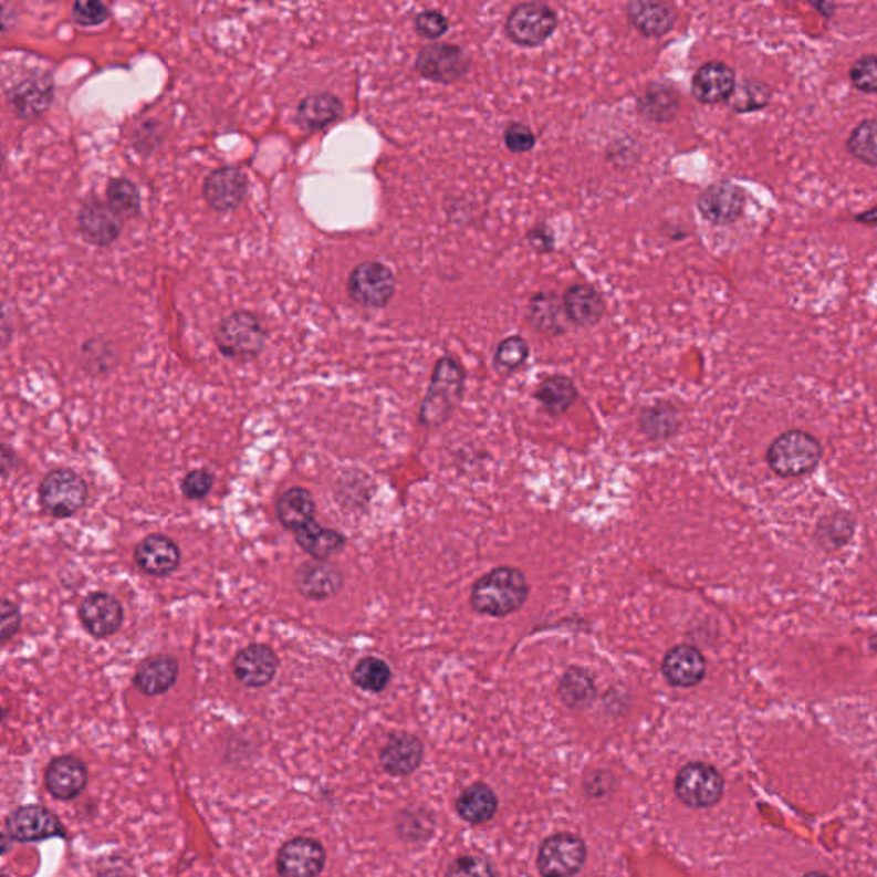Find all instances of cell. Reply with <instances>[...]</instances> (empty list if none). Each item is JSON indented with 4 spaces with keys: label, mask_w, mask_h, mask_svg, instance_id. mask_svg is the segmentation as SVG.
Segmentation results:
<instances>
[{
    "label": "cell",
    "mask_w": 877,
    "mask_h": 877,
    "mask_svg": "<svg viewBox=\"0 0 877 877\" xmlns=\"http://www.w3.org/2000/svg\"><path fill=\"white\" fill-rule=\"evenodd\" d=\"M295 542L305 554L315 561H327L345 549L346 539L336 530L324 529L317 521L305 524L304 529L293 533Z\"/></svg>",
    "instance_id": "30"
},
{
    "label": "cell",
    "mask_w": 877,
    "mask_h": 877,
    "mask_svg": "<svg viewBox=\"0 0 877 877\" xmlns=\"http://www.w3.org/2000/svg\"><path fill=\"white\" fill-rule=\"evenodd\" d=\"M268 331L254 312L237 311L221 321L215 333L218 349L232 361L258 357L267 345Z\"/></svg>",
    "instance_id": "4"
},
{
    "label": "cell",
    "mask_w": 877,
    "mask_h": 877,
    "mask_svg": "<svg viewBox=\"0 0 877 877\" xmlns=\"http://www.w3.org/2000/svg\"><path fill=\"white\" fill-rule=\"evenodd\" d=\"M530 242H532L533 248L539 249V251H549V249L552 248L551 232L545 230V228L533 230V232H530Z\"/></svg>",
    "instance_id": "51"
},
{
    "label": "cell",
    "mask_w": 877,
    "mask_h": 877,
    "mask_svg": "<svg viewBox=\"0 0 877 877\" xmlns=\"http://www.w3.org/2000/svg\"><path fill=\"white\" fill-rule=\"evenodd\" d=\"M585 858L583 839L570 833H558L543 842L536 864L542 877H573L582 869Z\"/></svg>",
    "instance_id": "10"
},
{
    "label": "cell",
    "mask_w": 877,
    "mask_h": 877,
    "mask_svg": "<svg viewBox=\"0 0 877 877\" xmlns=\"http://www.w3.org/2000/svg\"><path fill=\"white\" fill-rule=\"evenodd\" d=\"M391 669L377 657H365L352 670V680L362 691L383 692L391 682Z\"/></svg>",
    "instance_id": "36"
},
{
    "label": "cell",
    "mask_w": 877,
    "mask_h": 877,
    "mask_svg": "<svg viewBox=\"0 0 877 877\" xmlns=\"http://www.w3.org/2000/svg\"><path fill=\"white\" fill-rule=\"evenodd\" d=\"M850 81L858 92L877 95V55H864L850 69Z\"/></svg>",
    "instance_id": "42"
},
{
    "label": "cell",
    "mask_w": 877,
    "mask_h": 877,
    "mask_svg": "<svg viewBox=\"0 0 877 877\" xmlns=\"http://www.w3.org/2000/svg\"><path fill=\"white\" fill-rule=\"evenodd\" d=\"M530 346L521 336H510L502 340L495 349V367L502 370H516L524 362L529 361Z\"/></svg>",
    "instance_id": "41"
},
{
    "label": "cell",
    "mask_w": 877,
    "mask_h": 877,
    "mask_svg": "<svg viewBox=\"0 0 877 877\" xmlns=\"http://www.w3.org/2000/svg\"><path fill=\"white\" fill-rule=\"evenodd\" d=\"M134 561L149 576L165 577L179 570L182 552L170 536L153 533L137 543Z\"/></svg>",
    "instance_id": "16"
},
{
    "label": "cell",
    "mask_w": 877,
    "mask_h": 877,
    "mask_svg": "<svg viewBox=\"0 0 877 877\" xmlns=\"http://www.w3.org/2000/svg\"><path fill=\"white\" fill-rule=\"evenodd\" d=\"M12 111L24 121L40 117L54 100V83L46 74H34L12 84L8 92Z\"/></svg>",
    "instance_id": "17"
},
{
    "label": "cell",
    "mask_w": 877,
    "mask_h": 877,
    "mask_svg": "<svg viewBox=\"0 0 877 877\" xmlns=\"http://www.w3.org/2000/svg\"><path fill=\"white\" fill-rule=\"evenodd\" d=\"M802 877H829V876L828 874H823V873H810V874H805V876Z\"/></svg>",
    "instance_id": "53"
},
{
    "label": "cell",
    "mask_w": 877,
    "mask_h": 877,
    "mask_svg": "<svg viewBox=\"0 0 877 877\" xmlns=\"http://www.w3.org/2000/svg\"><path fill=\"white\" fill-rule=\"evenodd\" d=\"M8 836L20 844H34L50 838H65L62 821L43 805H21L6 817Z\"/></svg>",
    "instance_id": "8"
},
{
    "label": "cell",
    "mask_w": 877,
    "mask_h": 877,
    "mask_svg": "<svg viewBox=\"0 0 877 877\" xmlns=\"http://www.w3.org/2000/svg\"><path fill=\"white\" fill-rule=\"evenodd\" d=\"M420 76L436 83L449 84L463 77L470 69V59L460 46L448 43H430L424 46L415 61Z\"/></svg>",
    "instance_id": "11"
},
{
    "label": "cell",
    "mask_w": 877,
    "mask_h": 877,
    "mask_svg": "<svg viewBox=\"0 0 877 877\" xmlns=\"http://www.w3.org/2000/svg\"><path fill=\"white\" fill-rule=\"evenodd\" d=\"M326 866L323 844L309 836L289 839L276 857L280 877H317Z\"/></svg>",
    "instance_id": "12"
},
{
    "label": "cell",
    "mask_w": 877,
    "mask_h": 877,
    "mask_svg": "<svg viewBox=\"0 0 877 877\" xmlns=\"http://www.w3.org/2000/svg\"><path fill=\"white\" fill-rule=\"evenodd\" d=\"M464 374L461 364L451 357H442L434 367L429 389L418 411V420L427 429H436L451 417L463 398Z\"/></svg>",
    "instance_id": "2"
},
{
    "label": "cell",
    "mask_w": 877,
    "mask_h": 877,
    "mask_svg": "<svg viewBox=\"0 0 877 877\" xmlns=\"http://www.w3.org/2000/svg\"><path fill=\"white\" fill-rule=\"evenodd\" d=\"M770 102V90L760 81H745L741 86H735L729 98L730 107L737 112L760 111Z\"/></svg>",
    "instance_id": "40"
},
{
    "label": "cell",
    "mask_w": 877,
    "mask_h": 877,
    "mask_svg": "<svg viewBox=\"0 0 877 877\" xmlns=\"http://www.w3.org/2000/svg\"><path fill=\"white\" fill-rule=\"evenodd\" d=\"M567 320L580 327H593L605 314V302L601 293L589 285L570 286L563 296Z\"/></svg>",
    "instance_id": "28"
},
{
    "label": "cell",
    "mask_w": 877,
    "mask_h": 877,
    "mask_svg": "<svg viewBox=\"0 0 877 877\" xmlns=\"http://www.w3.org/2000/svg\"><path fill=\"white\" fill-rule=\"evenodd\" d=\"M213 486V473L206 470V468H198V470L189 471V473L184 477L180 490H182L184 498L189 499V501H201V499H205L206 495L211 492Z\"/></svg>",
    "instance_id": "44"
},
{
    "label": "cell",
    "mask_w": 877,
    "mask_h": 877,
    "mask_svg": "<svg viewBox=\"0 0 877 877\" xmlns=\"http://www.w3.org/2000/svg\"><path fill=\"white\" fill-rule=\"evenodd\" d=\"M77 227L87 242L105 248L121 237L124 218L108 202L90 199L81 206Z\"/></svg>",
    "instance_id": "14"
},
{
    "label": "cell",
    "mask_w": 877,
    "mask_h": 877,
    "mask_svg": "<svg viewBox=\"0 0 877 877\" xmlns=\"http://www.w3.org/2000/svg\"><path fill=\"white\" fill-rule=\"evenodd\" d=\"M639 424H641L643 432L655 441H664V439L676 436L680 426L679 415H677L676 408L670 405H658V407L643 411Z\"/></svg>",
    "instance_id": "37"
},
{
    "label": "cell",
    "mask_w": 877,
    "mask_h": 877,
    "mask_svg": "<svg viewBox=\"0 0 877 877\" xmlns=\"http://www.w3.org/2000/svg\"><path fill=\"white\" fill-rule=\"evenodd\" d=\"M446 877H495L494 870L480 857H461L449 866Z\"/></svg>",
    "instance_id": "46"
},
{
    "label": "cell",
    "mask_w": 877,
    "mask_h": 877,
    "mask_svg": "<svg viewBox=\"0 0 877 877\" xmlns=\"http://www.w3.org/2000/svg\"><path fill=\"white\" fill-rule=\"evenodd\" d=\"M557 28L554 9L542 2H523L508 15L505 34L520 46H539L547 42Z\"/></svg>",
    "instance_id": "6"
},
{
    "label": "cell",
    "mask_w": 877,
    "mask_h": 877,
    "mask_svg": "<svg viewBox=\"0 0 877 877\" xmlns=\"http://www.w3.org/2000/svg\"><path fill=\"white\" fill-rule=\"evenodd\" d=\"M823 449L819 441L804 430H789L771 442L766 461L771 470L783 479L804 477L819 464Z\"/></svg>",
    "instance_id": "3"
},
{
    "label": "cell",
    "mask_w": 877,
    "mask_h": 877,
    "mask_svg": "<svg viewBox=\"0 0 877 877\" xmlns=\"http://www.w3.org/2000/svg\"><path fill=\"white\" fill-rule=\"evenodd\" d=\"M315 501L311 490L304 487H292L285 490L276 501V516L283 529L299 532L305 524L312 523L315 516Z\"/></svg>",
    "instance_id": "29"
},
{
    "label": "cell",
    "mask_w": 877,
    "mask_h": 877,
    "mask_svg": "<svg viewBox=\"0 0 877 877\" xmlns=\"http://www.w3.org/2000/svg\"><path fill=\"white\" fill-rule=\"evenodd\" d=\"M847 148L858 161L877 167V121L860 122L852 130Z\"/></svg>",
    "instance_id": "38"
},
{
    "label": "cell",
    "mask_w": 877,
    "mask_h": 877,
    "mask_svg": "<svg viewBox=\"0 0 877 877\" xmlns=\"http://www.w3.org/2000/svg\"><path fill=\"white\" fill-rule=\"evenodd\" d=\"M107 202L122 218L136 217L142 208V195L136 184L117 177L107 184Z\"/></svg>",
    "instance_id": "39"
},
{
    "label": "cell",
    "mask_w": 877,
    "mask_h": 877,
    "mask_svg": "<svg viewBox=\"0 0 877 877\" xmlns=\"http://www.w3.org/2000/svg\"><path fill=\"white\" fill-rule=\"evenodd\" d=\"M530 585L523 571L501 566L483 574L471 588L470 605L482 616L510 617L524 607Z\"/></svg>",
    "instance_id": "1"
},
{
    "label": "cell",
    "mask_w": 877,
    "mask_h": 877,
    "mask_svg": "<svg viewBox=\"0 0 877 877\" xmlns=\"http://www.w3.org/2000/svg\"><path fill=\"white\" fill-rule=\"evenodd\" d=\"M342 100L333 93H315L305 96L295 112V121L301 129L307 133L324 129L343 115Z\"/></svg>",
    "instance_id": "27"
},
{
    "label": "cell",
    "mask_w": 877,
    "mask_h": 877,
    "mask_svg": "<svg viewBox=\"0 0 877 877\" xmlns=\"http://www.w3.org/2000/svg\"><path fill=\"white\" fill-rule=\"evenodd\" d=\"M87 768L80 758L59 756L45 770V789L58 801H73L87 785Z\"/></svg>",
    "instance_id": "21"
},
{
    "label": "cell",
    "mask_w": 877,
    "mask_h": 877,
    "mask_svg": "<svg viewBox=\"0 0 877 877\" xmlns=\"http://www.w3.org/2000/svg\"><path fill=\"white\" fill-rule=\"evenodd\" d=\"M676 794L689 807L707 810L722 798V775L711 764H688L677 775Z\"/></svg>",
    "instance_id": "9"
},
{
    "label": "cell",
    "mask_w": 877,
    "mask_h": 877,
    "mask_svg": "<svg viewBox=\"0 0 877 877\" xmlns=\"http://www.w3.org/2000/svg\"><path fill=\"white\" fill-rule=\"evenodd\" d=\"M735 86V73L723 62H708L692 77V95L707 105L727 102Z\"/></svg>",
    "instance_id": "24"
},
{
    "label": "cell",
    "mask_w": 877,
    "mask_h": 877,
    "mask_svg": "<svg viewBox=\"0 0 877 877\" xmlns=\"http://www.w3.org/2000/svg\"><path fill=\"white\" fill-rule=\"evenodd\" d=\"M627 20L643 36L660 39L672 31L677 21L676 11L669 4L655 0H635L626 8Z\"/></svg>",
    "instance_id": "25"
},
{
    "label": "cell",
    "mask_w": 877,
    "mask_h": 877,
    "mask_svg": "<svg viewBox=\"0 0 877 877\" xmlns=\"http://www.w3.org/2000/svg\"><path fill=\"white\" fill-rule=\"evenodd\" d=\"M858 221H866V223H877V208L870 209L867 213L860 215Z\"/></svg>",
    "instance_id": "52"
},
{
    "label": "cell",
    "mask_w": 877,
    "mask_h": 877,
    "mask_svg": "<svg viewBox=\"0 0 877 877\" xmlns=\"http://www.w3.org/2000/svg\"><path fill=\"white\" fill-rule=\"evenodd\" d=\"M415 30L427 40L441 39L449 30V21L439 11H422L415 15Z\"/></svg>",
    "instance_id": "45"
},
{
    "label": "cell",
    "mask_w": 877,
    "mask_h": 877,
    "mask_svg": "<svg viewBox=\"0 0 877 877\" xmlns=\"http://www.w3.org/2000/svg\"><path fill=\"white\" fill-rule=\"evenodd\" d=\"M108 15H111V9L100 0H77L71 9V18L74 23L84 28L98 27L108 20Z\"/></svg>",
    "instance_id": "43"
},
{
    "label": "cell",
    "mask_w": 877,
    "mask_h": 877,
    "mask_svg": "<svg viewBox=\"0 0 877 877\" xmlns=\"http://www.w3.org/2000/svg\"><path fill=\"white\" fill-rule=\"evenodd\" d=\"M456 807H458L460 816L468 823H487L498 813V797L490 786L477 783L463 791Z\"/></svg>",
    "instance_id": "31"
},
{
    "label": "cell",
    "mask_w": 877,
    "mask_h": 877,
    "mask_svg": "<svg viewBox=\"0 0 877 877\" xmlns=\"http://www.w3.org/2000/svg\"><path fill=\"white\" fill-rule=\"evenodd\" d=\"M873 648H874V650H876V651H877V635H876V636H874V639H873Z\"/></svg>",
    "instance_id": "54"
},
{
    "label": "cell",
    "mask_w": 877,
    "mask_h": 877,
    "mask_svg": "<svg viewBox=\"0 0 877 877\" xmlns=\"http://www.w3.org/2000/svg\"><path fill=\"white\" fill-rule=\"evenodd\" d=\"M202 192L211 208L217 211H232L246 198L248 177L237 167L217 168L206 177Z\"/></svg>",
    "instance_id": "19"
},
{
    "label": "cell",
    "mask_w": 877,
    "mask_h": 877,
    "mask_svg": "<svg viewBox=\"0 0 877 877\" xmlns=\"http://www.w3.org/2000/svg\"><path fill=\"white\" fill-rule=\"evenodd\" d=\"M295 585L299 593L309 601H327L342 589L343 574L327 561L312 558L296 570Z\"/></svg>",
    "instance_id": "22"
},
{
    "label": "cell",
    "mask_w": 877,
    "mask_h": 877,
    "mask_svg": "<svg viewBox=\"0 0 877 877\" xmlns=\"http://www.w3.org/2000/svg\"><path fill=\"white\" fill-rule=\"evenodd\" d=\"M280 658L268 645H249L236 655L232 670L237 680L249 689L267 688L276 677Z\"/></svg>",
    "instance_id": "15"
},
{
    "label": "cell",
    "mask_w": 877,
    "mask_h": 877,
    "mask_svg": "<svg viewBox=\"0 0 877 877\" xmlns=\"http://www.w3.org/2000/svg\"><path fill=\"white\" fill-rule=\"evenodd\" d=\"M2 877H9V876H6V874H4V876H2Z\"/></svg>",
    "instance_id": "55"
},
{
    "label": "cell",
    "mask_w": 877,
    "mask_h": 877,
    "mask_svg": "<svg viewBox=\"0 0 877 877\" xmlns=\"http://www.w3.org/2000/svg\"><path fill=\"white\" fill-rule=\"evenodd\" d=\"M424 758L422 742L411 733H395L380 749V764L395 776L411 775Z\"/></svg>",
    "instance_id": "26"
},
{
    "label": "cell",
    "mask_w": 877,
    "mask_h": 877,
    "mask_svg": "<svg viewBox=\"0 0 877 877\" xmlns=\"http://www.w3.org/2000/svg\"><path fill=\"white\" fill-rule=\"evenodd\" d=\"M535 398L539 399L543 410L557 417V415L566 414L573 407L577 398V389L570 377L551 376L539 384Z\"/></svg>",
    "instance_id": "32"
},
{
    "label": "cell",
    "mask_w": 877,
    "mask_h": 877,
    "mask_svg": "<svg viewBox=\"0 0 877 877\" xmlns=\"http://www.w3.org/2000/svg\"><path fill=\"white\" fill-rule=\"evenodd\" d=\"M819 532L824 533V540H828L836 547L850 539L854 523L847 516H833L832 520L821 523Z\"/></svg>",
    "instance_id": "49"
},
{
    "label": "cell",
    "mask_w": 877,
    "mask_h": 877,
    "mask_svg": "<svg viewBox=\"0 0 877 877\" xmlns=\"http://www.w3.org/2000/svg\"><path fill=\"white\" fill-rule=\"evenodd\" d=\"M161 133H160V124L155 121H148L139 127V130L136 133V146L137 148L142 149V152H149V149L155 148V143L161 142Z\"/></svg>",
    "instance_id": "50"
},
{
    "label": "cell",
    "mask_w": 877,
    "mask_h": 877,
    "mask_svg": "<svg viewBox=\"0 0 877 877\" xmlns=\"http://www.w3.org/2000/svg\"><path fill=\"white\" fill-rule=\"evenodd\" d=\"M179 677V661L170 655H153L137 665L134 686L145 696H161L174 688Z\"/></svg>",
    "instance_id": "23"
},
{
    "label": "cell",
    "mask_w": 877,
    "mask_h": 877,
    "mask_svg": "<svg viewBox=\"0 0 877 877\" xmlns=\"http://www.w3.org/2000/svg\"><path fill=\"white\" fill-rule=\"evenodd\" d=\"M661 674L674 688H695L707 676V660L695 646H674L661 661Z\"/></svg>",
    "instance_id": "18"
},
{
    "label": "cell",
    "mask_w": 877,
    "mask_h": 877,
    "mask_svg": "<svg viewBox=\"0 0 877 877\" xmlns=\"http://www.w3.org/2000/svg\"><path fill=\"white\" fill-rule=\"evenodd\" d=\"M744 208V192L729 180L713 184L699 196L698 209L713 225L733 223Z\"/></svg>",
    "instance_id": "20"
},
{
    "label": "cell",
    "mask_w": 877,
    "mask_h": 877,
    "mask_svg": "<svg viewBox=\"0 0 877 877\" xmlns=\"http://www.w3.org/2000/svg\"><path fill=\"white\" fill-rule=\"evenodd\" d=\"M638 108L648 121H672L679 111V96L667 84L651 83L639 96Z\"/></svg>",
    "instance_id": "33"
},
{
    "label": "cell",
    "mask_w": 877,
    "mask_h": 877,
    "mask_svg": "<svg viewBox=\"0 0 877 877\" xmlns=\"http://www.w3.org/2000/svg\"><path fill=\"white\" fill-rule=\"evenodd\" d=\"M39 499L49 516L64 520L83 510L87 501V486L83 477L69 468H58L43 477Z\"/></svg>",
    "instance_id": "5"
},
{
    "label": "cell",
    "mask_w": 877,
    "mask_h": 877,
    "mask_svg": "<svg viewBox=\"0 0 877 877\" xmlns=\"http://www.w3.org/2000/svg\"><path fill=\"white\" fill-rule=\"evenodd\" d=\"M504 143L513 153H529L535 148L536 137L533 130L520 122L511 124L504 133Z\"/></svg>",
    "instance_id": "47"
},
{
    "label": "cell",
    "mask_w": 877,
    "mask_h": 877,
    "mask_svg": "<svg viewBox=\"0 0 877 877\" xmlns=\"http://www.w3.org/2000/svg\"><path fill=\"white\" fill-rule=\"evenodd\" d=\"M564 320H567L563 302L557 301V296L552 293H539L532 301L530 307V321L536 331L558 335L564 331Z\"/></svg>",
    "instance_id": "34"
},
{
    "label": "cell",
    "mask_w": 877,
    "mask_h": 877,
    "mask_svg": "<svg viewBox=\"0 0 877 877\" xmlns=\"http://www.w3.org/2000/svg\"><path fill=\"white\" fill-rule=\"evenodd\" d=\"M21 627V612L18 605L4 598L0 604V638L2 643L11 641Z\"/></svg>",
    "instance_id": "48"
},
{
    "label": "cell",
    "mask_w": 877,
    "mask_h": 877,
    "mask_svg": "<svg viewBox=\"0 0 877 877\" xmlns=\"http://www.w3.org/2000/svg\"><path fill=\"white\" fill-rule=\"evenodd\" d=\"M346 289L358 305L370 309L386 307L395 296V274L383 262H362L349 273Z\"/></svg>",
    "instance_id": "7"
},
{
    "label": "cell",
    "mask_w": 877,
    "mask_h": 877,
    "mask_svg": "<svg viewBox=\"0 0 877 877\" xmlns=\"http://www.w3.org/2000/svg\"><path fill=\"white\" fill-rule=\"evenodd\" d=\"M80 620L93 638H111L124 624V607L115 596L93 592L81 602Z\"/></svg>",
    "instance_id": "13"
},
{
    "label": "cell",
    "mask_w": 877,
    "mask_h": 877,
    "mask_svg": "<svg viewBox=\"0 0 877 877\" xmlns=\"http://www.w3.org/2000/svg\"><path fill=\"white\" fill-rule=\"evenodd\" d=\"M595 682L588 670L571 667L558 683V695L571 708H583L595 698Z\"/></svg>",
    "instance_id": "35"
}]
</instances>
